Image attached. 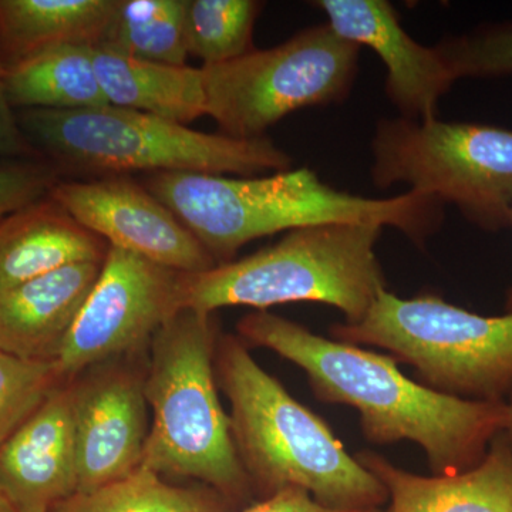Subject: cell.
I'll return each mask as SVG.
<instances>
[{"label":"cell","instance_id":"6da1fadb","mask_svg":"<svg viewBox=\"0 0 512 512\" xmlns=\"http://www.w3.org/2000/svg\"><path fill=\"white\" fill-rule=\"evenodd\" d=\"M239 338L301 367L316 397L360 413L363 436L376 444L413 441L434 476L463 473L481 463L507 427V403L448 396L413 382L394 357L316 335L266 311L237 325Z\"/></svg>","mask_w":512,"mask_h":512},{"label":"cell","instance_id":"7a4b0ae2","mask_svg":"<svg viewBox=\"0 0 512 512\" xmlns=\"http://www.w3.org/2000/svg\"><path fill=\"white\" fill-rule=\"evenodd\" d=\"M147 190L190 229L217 265L231 262L255 239L323 224L392 227L421 247L444 221V205L419 191L382 200L359 197L323 183L308 167L252 177L158 173Z\"/></svg>","mask_w":512,"mask_h":512},{"label":"cell","instance_id":"3957f363","mask_svg":"<svg viewBox=\"0 0 512 512\" xmlns=\"http://www.w3.org/2000/svg\"><path fill=\"white\" fill-rule=\"evenodd\" d=\"M215 375L231 404L232 437L252 488L266 497L298 488L339 511H380L389 501L382 481L255 362L239 336L218 339Z\"/></svg>","mask_w":512,"mask_h":512},{"label":"cell","instance_id":"277c9868","mask_svg":"<svg viewBox=\"0 0 512 512\" xmlns=\"http://www.w3.org/2000/svg\"><path fill=\"white\" fill-rule=\"evenodd\" d=\"M214 313L181 309L151 340L144 393L153 410L141 467L158 476L194 478L232 504L251 497L231 420L217 392Z\"/></svg>","mask_w":512,"mask_h":512},{"label":"cell","instance_id":"5b68a950","mask_svg":"<svg viewBox=\"0 0 512 512\" xmlns=\"http://www.w3.org/2000/svg\"><path fill=\"white\" fill-rule=\"evenodd\" d=\"M19 126L57 170L119 175L200 173L252 177L291 170L292 158L268 137L242 140L202 133L141 111L23 109Z\"/></svg>","mask_w":512,"mask_h":512},{"label":"cell","instance_id":"8992f818","mask_svg":"<svg viewBox=\"0 0 512 512\" xmlns=\"http://www.w3.org/2000/svg\"><path fill=\"white\" fill-rule=\"evenodd\" d=\"M376 224H323L292 229L271 247L198 274H181L180 311L214 313L228 306L265 311L285 303L335 306L345 323L365 318L386 289Z\"/></svg>","mask_w":512,"mask_h":512},{"label":"cell","instance_id":"52a82bcc","mask_svg":"<svg viewBox=\"0 0 512 512\" xmlns=\"http://www.w3.org/2000/svg\"><path fill=\"white\" fill-rule=\"evenodd\" d=\"M329 333L389 350L416 369L421 384L448 396L503 402L512 390V313L478 315L433 293L403 299L384 289L365 318Z\"/></svg>","mask_w":512,"mask_h":512},{"label":"cell","instance_id":"ba28073f","mask_svg":"<svg viewBox=\"0 0 512 512\" xmlns=\"http://www.w3.org/2000/svg\"><path fill=\"white\" fill-rule=\"evenodd\" d=\"M373 184L410 185L485 231L511 227L512 130L406 117L377 123Z\"/></svg>","mask_w":512,"mask_h":512},{"label":"cell","instance_id":"9c48e42d","mask_svg":"<svg viewBox=\"0 0 512 512\" xmlns=\"http://www.w3.org/2000/svg\"><path fill=\"white\" fill-rule=\"evenodd\" d=\"M360 46L328 23L312 26L271 49L202 66L207 116L225 136L254 140L293 111L340 103L349 96Z\"/></svg>","mask_w":512,"mask_h":512},{"label":"cell","instance_id":"30bf717a","mask_svg":"<svg viewBox=\"0 0 512 512\" xmlns=\"http://www.w3.org/2000/svg\"><path fill=\"white\" fill-rule=\"evenodd\" d=\"M181 274L110 247L57 357L64 382L150 345L158 329L180 311Z\"/></svg>","mask_w":512,"mask_h":512},{"label":"cell","instance_id":"8fae6325","mask_svg":"<svg viewBox=\"0 0 512 512\" xmlns=\"http://www.w3.org/2000/svg\"><path fill=\"white\" fill-rule=\"evenodd\" d=\"M111 360L72 383L77 493H92L130 476L143 463L148 437L144 377Z\"/></svg>","mask_w":512,"mask_h":512},{"label":"cell","instance_id":"7c38bea8","mask_svg":"<svg viewBox=\"0 0 512 512\" xmlns=\"http://www.w3.org/2000/svg\"><path fill=\"white\" fill-rule=\"evenodd\" d=\"M50 197L110 247L183 274H198L217 265L167 205L128 178L59 183Z\"/></svg>","mask_w":512,"mask_h":512},{"label":"cell","instance_id":"4fadbf2b","mask_svg":"<svg viewBox=\"0 0 512 512\" xmlns=\"http://www.w3.org/2000/svg\"><path fill=\"white\" fill-rule=\"evenodd\" d=\"M328 25L343 39L367 46L386 67V94L402 117L436 119L439 101L456 82L436 47L420 45L386 0H319Z\"/></svg>","mask_w":512,"mask_h":512},{"label":"cell","instance_id":"5bb4252c","mask_svg":"<svg viewBox=\"0 0 512 512\" xmlns=\"http://www.w3.org/2000/svg\"><path fill=\"white\" fill-rule=\"evenodd\" d=\"M0 491L15 512H55L77 493L72 383L60 384L0 446Z\"/></svg>","mask_w":512,"mask_h":512},{"label":"cell","instance_id":"9a60e30c","mask_svg":"<svg viewBox=\"0 0 512 512\" xmlns=\"http://www.w3.org/2000/svg\"><path fill=\"white\" fill-rule=\"evenodd\" d=\"M101 265L64 266L0 292V350L22 359L56 362Z\"/></svg>","mask_w":512,"mask_h":512},{"label":"cell","instance_id":"2e32d148","mask_svg":"<svg viewBox=\"0 0 512 512\" xmlns=\"http://www.w3.org/2000/svg\"><path fill=\"white\" fill-rule=\"evenodd\" d=\"M357 460L389 493V512H512V447L498 434L480 464L463 473L424 477L363 451Z\"/></svg>","mask_w":512,"mask_h":512},{"label":"cell","instance_id":"e0dca14e","mask_svg":"<svg viewBox=\"0 0 512 512\" xmlns=\"http://www.w3.org/2000/svg\"><path fill=\"white\" fill-rule=\"evenodd\" d=\"M110 245L47 197L0 222V292L64 266L104 262Z\"/></svg>","mask_w":512,"mask_h":512},{"label":"cell","instance_id":"ac0fdd59","mask_svg":"<svg viewBox=\"0 0 512 512\" xmlns=\"http://www.w3.org/2000/svg\"><path fill=\"white\" fill-rule=\"evenodd\" d=\"M93 63L110 106L141 111L188 126L207 116L202 69L147 62L93 47Z\"/></svg>","mask_w":512,"mask_h":512},{"label":"cell","instance_id":"d6986e66","mask_svg":"<svg viewBox=\"0 0 512 512\" xmlns=\"http://www.w3.org/2000/svg\"><path fill=\"white\" fill-rule=\"evenodd\" d=\"M116 0H0L2 69L52 47H97Z\"/></svg>","mask_w":512,"mask_h":512},{"label":"cell","instance_id":"ffe728a7","mask_svg":"<svg viewBox=\"0 0 512 512\" xmlns=\"http://www.w3.org/2000/svg\"><path fill=\"white\" fill-rule=\"evenodd\" d=\"M93 47L43 50L3 69L13 109L86 110L110 106L93 63Z\"/></svg>","mask_w":512,"mask_h":512},{"label":"cell","instance_id":"44dd1931","mask_svg":"<svg viewBox=\"0 0 512 512\" xmlns=\"http://www.w3.org/2000/svg\"><path fill=\"white\" fill-rule=\"evenodd\" d=\"M97 47L147 62L184 66L185 0H116Z\"/></svg>","mask_w":512,"mask_h":512},{"label":"cell","instance_id":"7402d4cb","mask_svg":"<svg viewBox=\"0 0 512 512\" xmlns=\"http://www.w3.org/2000/svg\"><path fill=\"white\" fill-rule=\"evenodd\" d=\"M231 501L210 487H177L137 468L92 493H76L55 512H231Z\"/></svg>","mask_w":512,"mask_h":512},{"label":"cell","instance_id":"603a6c76","mask_svg":"<svg viewBox=\"0 0 512 512\" xmlns=\"http://www.w3.org/2000/svg\"><path fill=\"white\" fill-rule=\"evenodd\" d=\"M262 6L255 0H185L188 55L198 57L204 66H214L252 52Z\"/></svg>","mask_w":512,"mask_h":512},{"label":"cell","instance_id":"cb8c5ba5","mask_svg":"<svg viewBox=\"0 0 512 512\" xmlns=\"http://www.w3.org/2000/svg\"><path fill=\"white\" fill-rule=\"evenodd\" d=\"M63 383L56 362L22 359L0 350V446Z\"/></svg>","mask_w":512,"mask_h":512},{"label":"cell","instance_id":"d4e9b609","mask_svg":"<svg viewBox=\"0 0 512 512\" xmlns=\"http://www.w3.org/2000/svg\"><path fill=\"white\" fill-rule=\"evenodd\" d=\"M434 47L454 80L508 76L512 74V19L447 37Z\"/></svg>","mask_w":512,"mask_h":512},{"label":"cell","instance_id":"484cf974","mask_svg":"<svg viewBox=\"0 0 512 512\" xmlns=\"http://www.w3.org/2000/svg\"><path fill=\"white\" fill-rule=\"evenodd\" d=\"M59 183V170L43 158L0 161V222L50 197Z\"/></svg>","mask_w":512,"mask_h":512},{"label":"cell","instance_id":"4316f807","mask_svg":"<svg viewBox=\"0 0 512 512\" xmlns=\"http://www.w3.org/2000/svg\"><path fill=\"white\" fill-rule=\"evenodd\" d=\"M0 156L10 158H40L19 126L16 110L10 106L3 84L0 66Z\"/></svg>","mask_w":512,"mask_h":512},{"label":"cell","instance_id":"83f0119b","mask_svg":"<svg viewBox=\"0 0 512 512\" xmlns=\"http://www.w3.org/2000/svg\"><path fill=\"white\" fill-rule=\"evenodd\" d=\"M241 512H382V511H339L323 507L312 495L298 488H285L261 503L251 505Z\"/></svg>","mask_w":512,"mask_h":512},{"label":"cell","instance_id":"f1b7e54d","mask_svg":"<svg viewBox=\"0 0 512 512\" xmlns=\"http://www.w3.org/2000/svg\"><path fill=\"white\" fill-rule=\"evenodd\" d=\"M507 410V427H505L504 433L505 436H507L508 441H510L512 447V390L510 392V402L507 403Z\"/></svg>","mask_w":512,"mask_h":512},{"label":"cell","instance_id":"f546056e","mask_svg":"<svg viewBox=\"0 0 512 512\" xmlns=\"http://www.w3.org/2000/svg\"><path fill=\"white\" fill-rule=\"evenodd\" d=\"M0 512H15L12 505L6 500L5 495L2 494V491H0Z\"/></svg>","mask_w":512,"mask_h":512},{"label":"cell","instance_id":"4dcf8cb0","mask_svg":"<svg viewBox=\"0 0 512 512\" xmlns=\"http://www.w3.org/2000/svg\"><path fill=\"white\" fill-rule=\"evenodd\" d=\"M511 227H512V215H511ZM505 309H507V313H512V286H511L510 291H508L507 303H505Z\"/></svg>","mask_w":512,"mask_h":512},{"label":"cell","instance_id":"1f68e13d","mask_svg":"<svg viewBox=\"0 0 512 512\" xmlns=\"http://www.w3.org/2000/svg\"><path fill=\"white\" fill-rule=\"evenodd\" d=\"M382 512H389V511H382Z\"/></svg>","mask_w":512,"mask_h":512}]
</instances>
